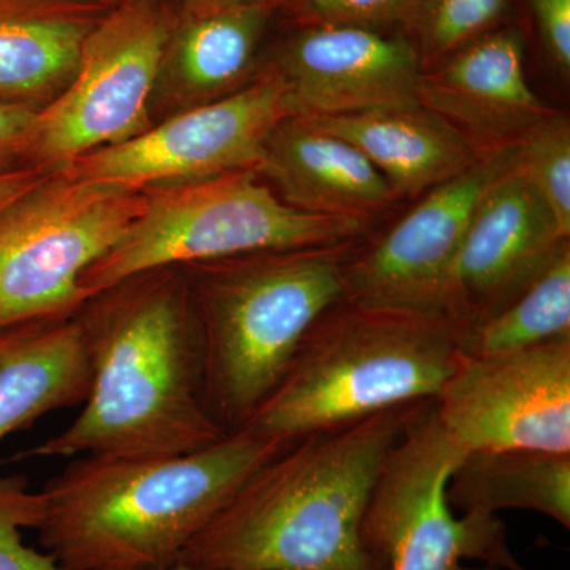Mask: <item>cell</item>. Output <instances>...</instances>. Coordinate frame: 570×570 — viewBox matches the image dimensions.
I'll use <instances>...</instances> for the list:
<instances>
[{
	"mask_svg": "<svg viewBox=\"0 0 570 570\" xmlns=\"http://www.w3.org/2000/svg\"><path fill=\"white\" fill-rule=\"evenodd\" d=\"M41 513L43 498L24 475H0V570H67L50 553L22 542V531L37 530Z\"/></svg>",
	"mask_w": 570,
	"mask_h": 570,
	"instance_id": "obj_25",
	"label": "cell"
},
{
	"mask_svg": "<svg viewBox=\"0 0 570 570\" xmlns=\"http://www.w3.org/2000/svg\"><path fill=\"white\" fill-rule=\"evenodd\" d=\"M170 570H189L186 568V566H183V564H176L174 569H170Z\"/></svg>",
	"mask_w": 570,
	"mask_h": 570,
	"instance_id": "obj_31",
	"label": "cell"
},
{
	"mask_svg": "<svg viewBox=\"0 0 570 570\" xmlns=\"http://www.w3.org/2000/svg\"><path fill=\"white\" fill-rule=\"evenodd\" d=\"M423 403V401H422ZM420 403L296 439L255 469L184 549L189 570H385L362 521Z\"/></svg>",
	"mask_w": 570,
	"mask_h": 570,
	"instance_id": "obj_2",
	"label": "cell"
},
{
	"mask_svg": "<svg viewBox=\"0 0 570 570\" xmlns=\"http://www.w3.org/2000/svg\"><path fill=\"white\" fill-rule=\"evenodd\" d=\"M97 21L78 11L0 7V104H50L73 77Z\"/></svg>",
	"mask_w": 570,
	"mask_h": 570,
	"instance_id": "obj_20",
	"label": "cell"
},
{
	"mask_svg": "<svg viewBox=\"0 0 570 570\" xmlns=\"http://www.w3.org/2000/svg\"><path fill=\"white\" fill-rule=\"evenodd\" d=\"M291 116L275 70L213 102L195 105L159 126L63 168L73 178L156 190L257 170L277 124Z\"/></svg>",
	"mask_w": 570,
	"mask_h": 570,
	"instance_id": "obj_10",
	"label": "cell"
},
{
	"mask_svg": "<svg viewBox=\"0 0 570 570\" xmlns=\"http://www.w3.org/2000/svg\"><path fill=\"white\" fill-rule=\"evenodd\" d=\"M468 330L444 314L343 298L311 326L279 384L245 426L294 442L377 412L434 401Z\"/></svg>",
	"mask_w": 570,
	"mask_h": 570,
	"instance_id": "obj_4",
	"label": "cell"
},
{
	"mask_svg": "<svg viewBox=\"0 0 570 570\" xmlns=\"http://www.w3.org/2000/svg\"><path fill=\"white\" fill-rule=\"evenodd\" d=\"M279 2H281V0H279Z\"/></svg>",
	"mask_w": 570,
	"mask_h": 570,
	"instance_id": "obj_32",
	"label": "cell"
},
{
	"mask_svg": "<svg viewBox=\"0 0 570 570\" xmlns=\"http://www.w3.org/2000/svg\"><path fill=\"white\" fill-rule=\"evenodd\" d=\"M91 363L77 318L0 330V442L37 420L85 403Z\"/></svg>",
	"mask_w": 570,
	"mask_h": 570,
	"instance_id": "obj_19",
	"label": "cell"
},
{
	"mask_svg": "<svg viewBox=\"0 0 570 570\" xmlns=\"http://www.w3.org/2000/svg\"><path fill=\"white\" fill-rule=\"evenodd\" d=\"M279 0H186L159 81L175 107L223 99L247 85Z\"/></svg>",
	"mask_w": 570,
	"mask_h": 570,
	"instance_id": "obj_16",
	"label": "cell"
},
{
	"mask_svg": "<svg viewBox=\"0 0 570 570\" xmlns=\"http://www.w3.org/2000/svg\"><path fill=\"white\" fill-rule=\"evenodd\" d=\"M466 455L423 401L390 450L362 521L365 549L385 570H527L498 515H453L449 480Z\"/></svg>",
	"mask_w": 570,
	"mask_h": 570,
	"instance_id": "obj_8",
	"label": "cell"
},
{
	"mask_svg": "<svg viewBox=\"0 0 570 570\" xmlns=\"http://www.w3.org/2000/svg\"><path fill=\"white\" fill-rule=\"evenodd\" d=\"M50 174L37 167H26L11 174L0 175V212L33 189Z\"/></svg>",
	"mask_w": 570,
	"mask_h": 570,
	"instance_id": "obj_29",
	"label": "cell"
},
{
	"mask_svg": "<svg viewBox=\"0 0 570 570\" xmlns=\"http://www.w3.org/2000/svg\"><path fill=\"white\" fill-rule=\"evenodd\" d=\"M275 70L291 116L337 118L417 107L423 66L404 37L355 26H305L285 41Z\"/></svg>",
	"mask_w": 570,
	"mask_h": 570,
	"instance_id": "obj_14",
	"label": "cell"
},
{
	"mask_svg": "<svg viewBox=\"0 0 570 570\" xmlns=\"http://www.w3.org/2000/svg\"><path fill=\"white\" fill-rule=\"evenodd\" d=\"M570 336V245L508 306L468 330L466 356L508 354Z\"/></svg>",
	"mask_w": 570,
	"mask_h": 570,
	"instance_id": "obj_22",
	"label": "cell"
},
{
	"mask_svg": "<svg viewBox=\"0 0 570 570\" xmlns=\"http://www.w3.org/2000/svg\"><path fill=\"white\" fill-rule=\"evenodd\" d=\"M288 444L243 426L184 455H82L40 491V546L67 570L174 569L255 469Z\"/></svg>",
	"mask_w": 570,
	"mask_h": 570,
	"instance_id": "obj_3",
	"label": "cell"
},
{
	"mask_svg": "<svg viewBox=\"0 0 570 570\" xmlns=\"http://www.w3.org/2000/svg\"><path fill=\"white\" fill-rule=\"evenodd\" d=\"M517 170L542 197L570 236V122L551 112L517 141Z\"/></svg>",
	"mask_w": 570,
	"mask_h": 570,
	"instance_id": "obj_23",
	"label": "cell"
},
{
	"mask_svg": "<svg viewBox=\"0 0 570 570\" xmlns=\"http://www.w3.org/2000/svg\"><path fill=\"white\" fill-rule=\"evenodd\" d=\"M305 26H355L382 31L417 21L422 0H281Z\"/></svg>",
	"mask_w": 570,
	"mask_h": 570,
	"instance_id": "obj_26",
	"label": "cell"
},
{
	"mask_svg": "<svg viewBox=\"0 0 570 570\" xmlns=\"http://www.w3.org/2000/svg\"><path fill=\"white\" fill-rule=\"evenodd\" d=\"M557 217L512 170L480 198L450 268L441 311L474 328L508 306L569 245Z\"/></svg>",
	"mask_w": 570,
	"mask_h": 570,
	"instance_id": "obj_13",
	"label": "cell"
},
{
	"mask_svg": "<svg viewBox=\"0 0 570 570\" xmlns=\"http://www.w3.org/2000/svg\"><path fill=\"white\" fill-rule=\"evenodd\" d=\"M543 47L562 75L570 73V0H530Z\"/></svg>",
	"mask_w": 570,
	"mask_h": 570,
	"instance_id": "obj_28",
	"label": "cell"
},
{
	"mask_svg": "<svg viewBox=\"0 0 570 570\" xmlns=\"http://www.w3.org/2000/svg\"><path fill=\"white\" fill-rule=\"evenodd\" d=\"M504 9L505 0H422L415 24L423 69L489 32Z\"/></svg>",
	"mask_w": 570,
	"mask_h": 570,
	"instance_id": "obj_24",
	"label": "cell"
},
{
	"mask_svg": "<svg viewBox=\"0 0 570 570\" xmlns=\"http://www.w3.org/2000/svg\"><path fill=\"white\" fill-rule=\"evenodd\" d=\"M517 141L489 149L460 175L428 190L387 234L344 262V298L360 305L442 314L445 283L480 198L515 170Z\"/></svg>",
	"mask_w": 570,
	"mask_h": 570,
	"instance_id": "obj_12",
	"label": "cell"
},
{
	"mask_svg": "<svg viewBox=\"0 0 570 570\" xmlns=\"http://www.w3.org/2000/svg\"><path fill=\"white\" fill-rule=\"evenodd\" d=\"M258 175L275 184L285 204L306 213L373 219L397 200L365 154L302 116L277 124Z\"/></svg>",
	"mask_w": 570,
	"mask_h": 570,
	"instance_id": "obj_17",
	"label": "cell"
},
{
	"mask_svg": "<svg viewBox=\"0 0 570 570\" xmlns=\"http://www.w3.org/2000/svg\"><path fill=\"white\" fill-rule=\"evenodd\" d=\"M122 0H80V3L92 7V9H115Z\"/></svg>",
	"mask_w": 570,
	"mask_h": 570,
	"instance_id": "obj_30",
	"label": "cell"
},
{
	"mask_svg": "<svg viewBox=\"0 0 570 570\" xmlns=\"http://www.w3.org/2000/svg\"><path fill=\"white\" fill-rule=\"evenodd\" d=\"M450 508L498 515L532 510L570 528V453L509 449L469 452L449 480Z\"/></svg>",
	"mask_w": 570,
	"mask_h": 570,
	"instance_id": "obj_21",
	"label": "cell"
},
{
	"mask_svg": "<svg viewBox=\"0 0 570 570\" xmlns=\"http://www.w3.org/2000/svg\"><path fill=\"white\" fill-rule=\"evenodd\" d=\"M176 14L156 0H122L94 24L77 70L37 116L31 165L47 174L148 130Z\"/></svg>",
	"mask_w": 570,
	"mask_h": 570,
	"instance_id": "obj_9",
	"label": "cell"
},
{
	"mask_svg": "<svg viewBox=\"0 0 570 570\" xmlns=\"http://www.w3.org/2000/svg\"><path fill=\"white\" fill-rule=\"evenodd\" d=\"M148 190L55 171L0 212V330L69 317L80 281L145 208Z\"/></svg>",
	"mask_w": 570,
	"mask_h": 570,
	"instance_id": "obj_7",
	"label": "cell"
},
{
	"mask_svg": "<svg viewBox=\"0 0 570 570\" xmlns=\"http://www.w3.org/2000/svg\"><path fill=\"white\" fill-rule=\"evenodd\" d=\"M41 108L31 104H0V175L31 167L33 127Z\"/></svg>",
	"mask_w": 570,
	"mask_h": 570,
	"instance_id": "obj_27",
	"label": "cell"
},
{
	"mask_svg": "<svg viewBox=\"0 0 570 570\" xmlns=\"http://www.w3.org/2000/svg\"><path fill=\"white\" fill-rule=\"evenodd\" d=\"M77 317L91 363L80 415L26 456H174L228 434L206 406L204 358L181 266L153 269L86 299Z\"/></svg>",
	"mask_w": 570,
	"mask_h": 570,
	"instance_id": "obj_1",
	"label": "cell"
},
{
	"mask_svg": "<svg viewBox=\"0 0 570 570\" xmlns=\"http://www.w3.org/2000/svg\"><path fill=\"white\" fill-rule=\"evenodd\" d=\"M307 119L365 154L396 198L426 194L466 170L485 153L448 119L422 105Z\"/></svg>",
	"mask_w": 570,
	"mask_h": 570,
	"instance_id": "obj_18",
	"label": "cell"
},
{
	"mask_svg": "<svg viewBox=\"0 0 570 570\" xmlns=\"http://www.w3.org/2000/svg\"><path fill=\"white\" fill-rule=\"evenodd\" d=\"M434 407L466 453H570V336L508 354L463 355Z\"/></svg>",
	"mask_w": 570,
	"mask_h": 570,
	"instance_id": "obj_11",
	"label": "cell"
},
{
	"mask_svg": "<svg viewBox=\"0 0 570 570\" xmlns=\"http://www.w3.org/2000/svg\"><path fill=\"white\" fill-rule=\"evenodd\" d=\"M352 247L268 250L181 266L200 335L206 406L227 433L249 422L311 326L344 298Z\"/></svg>",
	"mask_w": 570,
	"mask_h": 570,
	"instance_id": "obj_5",
	"label": "cell"
},
{
	"mask_svg": "<svg viewBox=\"0 0 570 570\" xmlns=\"http://www.w3.org/2000/svg\"><path fill=\"white\" fill-rule=\"evenodd\" d=\"M419 100L482 151L519 141L554 112L528 82L524 37L517 28L483 33L436 69L423 70Z\"/></svg>",
	"mask_w": 570,
	"mask_h": 570,
	"instance_id": "obj_15",
	"label": "cell"
},
{
	"mask_svg": "<svg viewBox=\"0 0 570 570\" xmlns=\"http://www.w3.org/2000/svg\"><path fill=\"white\" fill-rule=\"evenodd\" d=\"M371 219L302 212L243 170L148 190L122 238L82 275V299L130 277L268 250L354 245Z\"/></svg>",
	"mask_w": 570,
	"mask_h": 570,
	"instance_id": "obj_6",
	"label": "cell"
}]
</instances>
